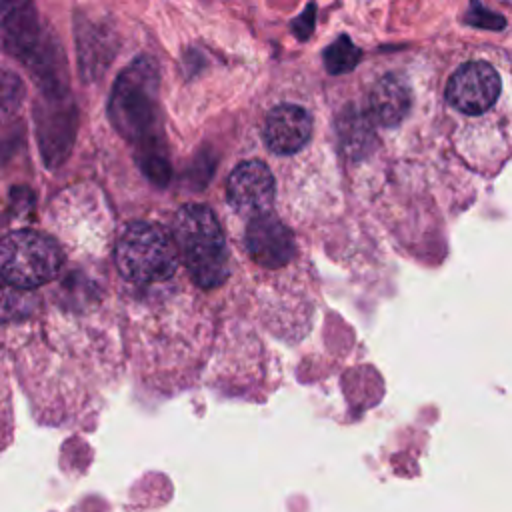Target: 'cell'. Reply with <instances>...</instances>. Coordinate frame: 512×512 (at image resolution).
<instances>
[{
    "label": "cell",
    "mask_w": 512,
    "mask_h": 512,
    "mask_svg": "<svg viewBox=\"0 0 512 512\" xmlns=\"http://www.w3.org/2000/svg\"><path fill=\"white\" fill-rule=\"evenodd\" d=\"M178 254L200 288H218L228 280L226 238L214 212L204 204H186L174 218Z\"/></svg>",
    "instance_id": "obj_1"
},
{
    "label": "cell",
    "mask_w": 512,
    "mask_h": 512,
    "mask_svg": "<svg viewBox=\"0 0 512 512\" xmlns=\"http://www.w3.org/2000/svg\"><path fill=\"white\" fill-rule=\"evenodd\" d=\"M178 256L174 236L154 222H132L114 248L118 272L134 284L168 280L178 268Z\"/></svg>",
    "instance_id": "obj_2"
},
{
    "label": "cell",
    "mask_w": 512,
    "mask_h": 512,
    "mask_svg": "<svg viewBox=\"0 0 512 512\" xmlns=\"http://www.w3.org/2000/svg\"><path fill=\"white\" fill-rule=\"evenodd\" d=\"M64 254L58 242L38 230H14L2 240L0 270L16 288H38L54 280Z\"/></svg>",
    "instance_id": "obj_3"
},
{
    "label": "cell",
    "mask_w": 512,
    "mask_h": 512,
    "mask_svg": "<svg viewBox=\"0 0 512 512\" xmlns=\"http://www.w3.org/2000/svg\"><path fill=\"white\" fill-rule=\"evenodd\" d=\"M274 176L264 162L248 160L238 164L226 182V200L236 214L254 220L270 214L274 204Z\"/></svg>",
    "instance_id": "obj_4"
},
{
    "label": "cell",
    "mask_w": 512,
    "mask_h": 512,
    "mask_svg": "<svg viewBox=\"0 0 512 512\" xmlns=\"http://www.w3.org/2000/svg\"><path fill=\"white\" fill-rule=\"evenodd\" d=\"M502 90L498 72L482 60L462 64L448 80L446 100L464 114H482L494 106Z\"/></svg>",
    "instance_id": "obj_5"
},
{
    "label": "cell",
    "mask_w": 512,
    "mask_h": 512,
    "mask_svg": "<svg viewBox=\"0 0 512 512\" xmlns=\"http://www.w3.org/2000/svg\"><path fill=\"white\" fill-rule=\"evenodd\" d=\"M148 68L142 64L132 66L116 84L114 98L110 104L116 124L130 136H136L152 116V94L148 88Z\"/></svg>",
    "instance_id": "obj_6"
},
{
    "label": "cell",
    "mask_w": 512,
    "mask_h": 512,
    "mask_svg": "<svg viewBox=\"0 0 512 512\" xmlns=\"http://www.w3.org/2000/svg\"><path fill=\"white\" fill-rule=\"evenodd\" d=\"M244 242L250 258L264 268H280L288 264L296 250L294 234L272 212L248 222Z\"/></svg>",
    "instance_id": "obj_7"
},
{
    "label": "cell",
    "mask_w": 512,
    "mask_h": 512,
    "mask_svg": "<svg viewBox=\"0 0 512 512\" xmlns=\"http://www.w3.org/2000/svg\"><path fill=\"white\" fill-rule=\"evenodd\" d=\"M262 136L268 150L274 154H294L308 144L312 136V118L298 104H278L268 112Z\"/></svg>",
    "instance_id": "obj_8"
},
{
    "label": "cell",
    "mask_w": 512,
    "mask_h": 512,
    "mask_svg": "<svg viewBox=\"0 0 512 512\" xmlns=\"http://www.w3.org/2000/svg\"><path fill=\"white\" fill-rule=\"evenodd\" d=\"M410 104H412L410 88H408L406 80L396 72L384 74L372 86L370 110H372L374 118L386 128L398 126L406 118Z\"/></svg>",
    "instance_id": "obj_9"
},
{
    "label": "cell",
    "mask_w": 512,
    "mask_h": 512,
    "mask_svg": "<svg viewBox=\"0 0 512 512\" xmlns=\"http://www.w3.org/2000/svg\"><path fill=\"white\" fill-rule=\"evenodd\" d=\"M338 138L350 158L364 156L374 144L372 120L358 108H344L338 116Z\"/></svg>",
    "instance_id": "obj_10"
},
{
    "label": "cell",
    "mask_w": 512,
    "mask_h": 512,
    "mask_svg": "<svg viewBox=\"0 0 512 512\" xmlns=\"http://www.w3.org/2000/svg\"><path fill=\"white\" fill-rule=\"evenodd\" d=\"M360 60V50L352 44L348 36H338L326 50H324V66L330 74H344L350 72Z\"/></svg>",
    "instance_id": "obj_11"
}]
</instances>
